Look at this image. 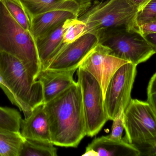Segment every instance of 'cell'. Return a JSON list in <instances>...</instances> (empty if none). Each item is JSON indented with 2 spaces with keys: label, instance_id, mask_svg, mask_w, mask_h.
I'll return each instance as SVG.
<instances>
[{
  "label": "cell",
  "instance_id": "cell-16",
  "mask_svg": "<svg viewBox=\"0 0 156 156\" xmlns=\"http://www.w3.org/2000/svg\"><path fill=\"white\" fill-rule=\"evenodd\" d=\"M78 17L72 12L62 10L41 14L31 19L30 32L36 39L44 36L67 19Z\"/></svg>",
  "mask_w": 156,
  "mask_h": 156
},
{
  "label": "cell",
  "instance_id": "cell-24",
  "mask_svg": "<svg viewBox=\"0 0 156 156\" xmlns=\"http://www.w3.org/2000/svg\"><path fill=\"white\" fill-rule=\"evenodd\" d=\"M140 152V156H156V136L133 145Z\"/></svg>",
  "mask_w": 156,
  "mask_h": 156
},
{
  "label": "cell",
  "instance_id": "cell-2",
  "mask_svg": "<svg viewBox=\"0 0 156 156\" xmlns=\"http://www.w3.org/2000/svg\"><path fill=\"white\" fill-rule=\"evenodd\" d=\"M0 76L9 100L27 118L34 108L44 103L43 86L34 79L18 59L0 50Z\"/></svg>",
  "mask_w": 156,
  "mask_h": 156
},
{
  "label": "cell",
  "instance_id": "cell-8",
  "mask_svg": "<svg viewBox=\"0 0 156 156\" xmlns=\"http://www.w3.org/2000/svg\"><path fill=\"white\" fill-rule=\"evenodd\" d=\"M136 66L131 62L126 63L111 78L104 97L105 107L109 120L113 121L121 105L125 110L130 103L136 75Z\"/></svg>",
  "mask_w": 156,
  "mask_h": 156
},
{
  "label": "cell",
  "instance_id": "cell-26",
  "mask_svg": "<svg viewBox=\"0 0 156 156\" xmlns=\"http://www.w3.org/2000/svg\"><path fill=\"white\" fill-rule=\"evenodd\" d=\"M138 32L144 37L150 34H156V18L138 26Z\"/></svg>",
  "mask_w": 156,
  "mask_h": 156
},
{
  "label": "cell",
  "instance_id": "cell-23",
  "mask_svg": "<svg viewBox=\"0 0 156 156\" xmlns=\"http://www.w3.org/2000/svg\"><path fill=\"white\" fill-rule=\"evenodd\" d=\"M156 18V0H152L147 6L137 14L136 22L138 26Z\"/></svg>",
  "mask_w": 156,
  "mask_h": 156
},
{
  "label": "cell",
  "instance_id": "cell-29",
  "mask_svg": "<svg viewBox=\"0 0 156 156\" xmlns=\"http://www.w3.org/2000/svg\"><path fill=\"white\" fill-rule=\"evenodd\" d=\"M91 1H92V0H91ZM99 1H103V0H99Z\"/></svg>",
  "mask_w": 156,
  "mask_h": 156
},
{
  "label": "cell",
  "instance_id": "cell-11",
  "mask_svg": "<svg viewBox=\"0 0 156 156\" xmlns=\"http://www.w3.org/2000/svg\"><path fill=\"white\" fill-rule=\"evenodd\" d=\"M30 20L38 15L52 11H69L78 17L92 4L91 0H18Z\"/></svg>",
  "mask_w": 156,
  "mask_h": 156
},
{
  "label": "cell",
  "instance_id": "cell-1",
  "mask_svg": "<svg viewBox=\"0 0 156 156\" xmlns=\"http://www.w3.org/2000/svg\"><path fill=\"white\" fill-rule=\"evenodd\" d=\"M44 107L53 144L77 147L86 136L81 91L77 82L44 103Z\"/></svg>",
  "mask_w": 156,
  "mask_h": 156
},
{
  "label": "cell",
  "instance_id": "cell-22",
  "mask_svg": "<svg viewBox=\"0 0 156 156\" xmlns=\"http://www.w3.org/2000/svg\"><path fill=\"white\" fill-rule=\"evenodd\" d=\"M125 110L122 105L119 111L113 120L112 132L108 136L110 139L116 141L122 140V133L124 129Z\"/></svg>",
  "mask_w": 156,
  "mask_h": 156
},
{
  "label": "cell",
  "instance_id": "cell-21",
  "mask_svg": "<svg viewBox=\"0 0 156 156\" xmlns=\"http://www.w3.org/2000/svg\"><path fill=\"white\" fill-rule=\"evenodd\" d=\"M85 33V24L78 18L72 19L71 23L64 33L63 44L72 43L84 34Z\"/></svg>",
  "mask_w": 156,
  "mask_h": 156
},
{
  "label": "cell",
  "instance_id": "cell-18",
  "mask_svg": "<svg viewBox=\"0 0 156 156\" xmlns=\"http://www.w3.org/2000/svg\"><path fill=\"white\" fill-rule=\"evenodd\" d=\"M54 146L51 142L25 139L21 156H56Z\"/></svg>",
  "mask_w": 156,
  "mask_h": 156
},
{
  "label": "cell",
  "instance_id": "cell-15",
  "mask_svg": "<svg viewBox=\"0 0 156 156\" xmlns=\"http://www.w3.org/2000/svg\"><path fill=\"white\" fill-rule=\"evenodd\" d=\"M21 129L25 139L51 142L44 103L36 106L28 117L22 120Z\"/></svg>",
  "mask_w": 156,
  "mask_h": 156
},
{
  "label": "cell",
  "instance_id": "cell-9",
  "mask_svg": "<svg viewBox=\"0 0 156 156\" xmlns=\"http://www.w3.org/2000/svg\"><path fill=\"white\" fill-rule=\"evenodd\" d=\"M111 50L98 43L83 60L79 67L92 75L99 82L105 97L107 86L116 71L128 61L111 54Z\"/></svg>",
  "mask_w": 156,
  "mask_h": 156
},
{
  "label": "cell",
  "instance_id": "cell-28",
  "mask_svg": "<svg viewBox=\"0 0 156 156\" xmlns=\"http://www.w3.org/2000/svg\"><path fill=\"white\" fill-rule=\"evenodd\" d=\"M144 38L154 48L156 54V34L147 35Z\"/></svg>",
  "mask_w": 156,
  "mask_h": 156
},
{
  "label": "cell",
  "instance_id": "cell-14",
  "mask_svg": "<svg viewBox=\"0 0 156 156\" xmlns=\"http://www.w3.org/2000/svg\"><path fill=\"white\" fill-rule=\"evenodd\" d=\"M82 156H140V152L123 138L116 141L106 136L94 138L86 147Z\"/></svg>",
  "mask_w": 156,
  "mask_h": 156
},
{
  "label": "cell",
  "instance_id": "cell-20",
  "mask_svg": "<svg viewBox=\"0 0 156 156\" xmlns=\"http://www.w3.org/2000/svg\"><path fill=\"white\" fill-rule=\"evenodd\" d=\"M1 1L15 21L24 29L30 32L31 20L20 2L18 0Z\"/></svg>",
  "mask_w": 156,
  "mask_h": 156
},
{
  "label": "cell",
  "instance_id": "cell-4",
  "mask_svg": "<svg viewBox=\"0 0 156 156\" xmlns=\"http://www.w3.org/2000/svg\"><path fill=\"white\" fill-rule=\"evenodd\" d=\"M0 50L19 59L37 80L41 64L35 40L31 33L20 26L0 0Z\"/></svg>",
  "mask_w": 156,
  "mask_h": 156
},
{
  "label": "cell",
  "instance_id": "cell-12",
  "mask_svg": "<svg viewBox=\"0 0 156 156\" xmlns=\"http://www.w3.org/2000/svg\"><path fill=\"white\" fill-rule=\"evenodd\" d=\"M78 69L63 70L46 69L40 71L37 80L43 86L44 103L50 101L76 82L74 75Z\"/></svg>",
  "mask_w": 156,
  "mask_h": 156
},
{
  "label": "cell",
  "instance_id": "cell-6",
  "mask_svg": "<svg viewBox=\"0 0 156 156\" xmlns=\"http://www.w3.org/2000/svg\"><path fill=\"white\" fill-rule=\"evenodd\" d=\"M77 75L81 91L86 136L93 137L109 120L103 93L99 82L87 71L79 67Z\"/></svg>",
  "mask_w": 156,
  "mask_h": 156
},
{
  "label": "cell",
  "instance_id": "cell-17",
  "mask_svg": "<svg viewBox=\"0 0 156 156\" xmlns=\"http://www.w3.org/2000/svg\"><path fill=\"white\" fill-rule=\"evenodd\" d=\"M25 141L20 132L0 129V156H21Z\"/></svg>",
  "mask_w": 156,
  "mask_h": 156
},
{
  "label": "cell",
  "instance_id": "cell-19",
  "mask_svg": "<svg viewBox=\"0 0 156 156\" xmlns=\"http://www.w3.org/2000/svg\"><path fill=\"white\" fill-rule=\"evenodd\" d=\"M22 120L17 110L0 106V129L20 132Z\"/></svg>",
  "mask_w": 156,
  "mask_h": 156
},
{
  "label": "cell",
  "instance_id": "cell-25",
  "mask_svg": "<svg viewBox=\"0 0 156 156\" xmlns=\"http://www.w3.org/2000/svg\"><path fill=\"white\" fill-rule=\"evenodd\" d=\"M147 102L156 114V73L151 78L147 89Z\"/></svg>",
  "mask_w": 156,
  "mask_h": 156
},
{
  "label": "cell",
  "instance_id": "cell-3",
  "mask_svg": "<svg viewBox=\"0 0 156 156\" xmlns=\"http://www.w3.org/2000/svg\"><path fill=\"white\" fill-rule=\"evenodd\" d=\"M137 7L130 0H94L78 19L85 24L86 33L98 36L104 31L126 27L138 32Z\"/></svg>",
  "mask_w": 156,
  "mask_h": 156
},
{
  "label": "cell",
  "instance_id": "cell-10",
  "mask_svg": "<svg viewBox=\"0 0 156 156\" xmlns=\"http://www.w3.org/2000/svg\"><path fill=\"white\" fill-rule=\"evenodd\" d=\"M99 42L97 35L88 33L72 43L64 44L47 69L63 70L78 68L83 60Z\"/></svg>",
  "mask_w": 156,
  "mask_h": 156
},
{
  "label": "cell",
  "instance_id": "cell-13",
  "mask_svg": "<svg viewBox=\"0 0 156 156\" xmlns=\"http://www.w3.org/2000/svg\"><path fill=\"white\" fill-rule=\"evenodd\" d=\"M72 19H67L44 36L35 39L41 64V71L47 69L64 45V33Z\"/></svg>",
  "mask_w": 156,
  "mask_h": 156
},
{
  "label": "cell",
  "instance_id": "cell-7",
  "mask_svg": "<svg viewBox=\"0 0 156 156\" xmlns=\"http://www.w3.org/2000/svg\"><path fill=\"white\" fill-rule=\"evenodd\" d=\"M123 139L133 145L156 136V114L147 102L132 99L125 110Z\"/></svg>",
  "mask_w": 156,
  "mask_h": 156
},
{
  "label": "cell",
  "instance_id": "cell-27",
  "mask_svg": "<svg viewBox=\"0 0 156 156\" xmlns=\"http://www.w3.org/2000/svg\"><path fill=\"white\" fill-rule=\"evenodd\" d=\"M133 3L139 10V12L142 11L152 0H130Z\"/></svg>",
  "mask_w": 156,
  "mask_h": 156
},
{
  "label": "cell",
  "instance_id": "cell-5",
  "mask_svg": "<svg viewBox=\"0 0 156 156\" xmlns=\"http://www.w3.org/2000/svg\"><path fill=\"white\" fill-rule=\"evenodd\" d=\"M97 36L99 43L109 48L113 56L136 66L156 54L154 48L144 37L126 27L109 29Z\"/></svg>",
  "mask_w": 156,
  "mask_h": 156
}]
</instances>
